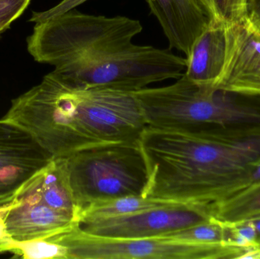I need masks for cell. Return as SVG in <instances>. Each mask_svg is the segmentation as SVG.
I'll list each match as a JSON object with an SVG mask.
<instances>
[{
	"mask_svg": "<svg viewBox=\"0 0 260 259\" xmlns=\"http://www.w3.org/2000/svg\"><path fill=\"white\" fill-rule=\"evenodd\" d=\"M35 24L27 39L29 53L76 88L136 91L178 79L186 70V58L133 43L143 29L139 20L70 9Z\"/></svg>",
	"mask_w": 260,
	"mask_h": 259,
	"instance_id": "1",
	"label": "cell"
},
{
	"mask_svg": "<svg viewBox=\"0 0 260 259\" xmlns=\"http://www.w3.org/2000/svg\"><path fill=\"white\" fill-rule=\"evenodd\" d=\"M139 144L148 173L145 198L209 206L257 183L260 126H147Z\"/></svg>",
	"mask_w": 260,
	"mask_h": 259,
	"instance_id": "2",
	"label": "cell"
},
{
	"mask_svg": "<svg viewBox=\"0 0 260 259\" xmlns=\"http://www.w3.org/2000/svg\"><path fill=\"white\" fill-rule=\"evenodd\" d=\"M4 117L27 129L54 158L139 141L147 127L133 91L76 88L53 71L12 100Z\"/></svg>",
	"mask_w": 260,
	"mask_h": 259,
	"instance_id": "3",
	"label": "cell"
},
{
	"mask_svg": "<svg viewBox=\"0 0 260 259\" xmlns=\"http://www.w3.org/2000/svg\"><path fill=\"white\" fill-rule=\"evenodd\" d=\"M55 159L79 213L96 202L143 196L148 185L139 141L98 146Z\"/></svg>",
	"mask_w": 260,
	"mask_h": 259,
	"instance_id": "4",
	"label": "cell"
},
{
	"mask_svg": "<svg viewBox=\"0 0 260 259\" xmlns=\"http://www.w3.org/2000/svg\"><path fill=\"white\" fill-rule=\"evenodd\" d=\"M148 127L190 129L238 124L243 109L230 93L200 86L185 76L173 85L133 91Z\"/></svg>",
	"mask_w": 260,
	"mask_h": 259,
	"instance_id": "5",
	"label": "cell"
},
{
	"mask_svg": "<svg viewBox=\"0 0 260 259\" xmlns=\"http://www.w3.org/2000/svg\"><path fill=\"white\" fill-rule=\"evenodd\" d=\"M79 217V209L54 158L16 193L5 224L10 238L19 243L72 231Z\"/></svg>",
	"mask_w": 260,
	"mask_h": 259,
	"instance_id": "6",
	"label": "cell"
},
{
	"mask_svg": "<svg viewBox=\"0 0 260 259\" xmlns=\"http://www.w3.org/2000/svg\"><path fill=\"white\" fill-rule=\"evenodd\" d=\"M47 239L65 246L69 259H241L245 251L244 248L186 243L163 237H96L76 228Z\"/></svg>",
	"mask_w": 260,
	"mask_h": 259,
	"instance_id": "7",
	"label": "cell"
},
{
	"mask_svg": "<svg viewBox=\"0 0 260 259\" xmlns=\"http://www.w3.org/2000/svg\"><path fill=\"white\" fill-rule=\"evenodd\" d=\"M212 218L206 205L171 202L133 214L79 220L81 232L96 237L118 239L160 237Z\"/></svg>",
	"mask_w": 260,
	"mask_h": 259,
	"instance_id": "8",
	"label": "cell"
},
{
	"mask_svg": "<svg viewBox=\"0 0 260 259\" xmlns=\"http://www.w3.org/2000/svg\"><path fill=\"white\" fill-rule=\"evenodd\" d=\"M53 159L27 129L0 119V201L15 196Z\"/></svg>",
	"mask_w": 260,
	"mask_h": 259,
	"instance_id": "9",
	"label": "cell"
},
{
	"mask_svg": "<svg viewBox=\"0 0 260 259\" xmlns=\"http://www.w3.org/2000/svg\"><path fill=\"white\" fill-rule=\"evenodd\" d=\"M242 25L209 21L186 57L185 76L200 86L217 89L235 53Z\"/></svg>",
	"mask_w": 260,
	"mask_h": 259,
	"instance_id": "10",
	"label": "cell"
},
{
	"mask_svg": "<svg viewBox=\"0 0 260 259\" xmlns=\"http://www.w3.org/2000/svg\"><path fill=\"white\" fill-rule=\"evenodd\" d=\"M168 38L171 48L189 55L197 38L209 24L197 0H146Z\"/></svg>",
	"mask_w": 260,
	"mask_h": 259,
	"instance_id": "11",
	"label": "cell"
},
{
	"mask_svg": "<svg viewBox=\"0 0 260 259\" xmlns=\"http://www.w3.org/2000/svg\"><path fill=\"white\" fill-rule=\"evenodd\" d=\"M218 90L260 99V32L241 26L235 53Z\"/></svg>",
	"mask_w": 260,
	"mask_h": 259,
	"instance_id": "12",
	"label": "cell"
},
{
	"mask_svg": "<svg viewBox=\"0 0 260 259\" xmlns=\"http://www.w3.org/2000/svg\"><path fill=\"white\" fill-rule=\"evenodd\" d=\"M208 208L211 217L224 225L250 220L260 214V182Z\"/></svg>",
	"mask_w": 260,
	"mask_h": 259,
	"instance_id": "13",
	"label": "cell"
},
{
	"mask_svg": "<svg viewBox=\"0 0 260 259\" xmlns=\"http://www.w3.org/2000/svg\"><path fill=\"white\" fill-rule=\"evenodd\" d=\"M171 202H174L139 196H125L118 199L100 201L91 204L82 209L79 213V221L81 220L106 218L133 214L149 208L165 206Z\"/></svg>",
	"mask_w": 260,
	"mask_h": 259,
	"instance_id": "14",
	"label": "cell"
},
{
	"mask_svg": "<svg viewBox=\"0 0 260 259\" xmlns=\"http://www.w3.org/2000/svg\"><path fill=\"white\" fill-rule=\"evenodd\" d=\"M211 21L244 24L250 21L248 0H197Z\"/></svg>",
	"mask_w": 260,
	"mask_h": 259,
	"instance_id": "15",
	"label": "cell"
},
{
	"mask_svg": "<svg viewBox=\"0 0 260 259\" xmlns=\"http://www.w3.org/2000/svg\"><path fill=\"white\" fill-rule=\"evenodd\" d=\"M160 237L174 239L186 243L228 246L226 244L225 226L212 217L204 223L174 231Z\"/></svg>",
	"mask_w": 260,
	"mask_h": 259,
	"instance_id": "16",
	"label": "cell"
},
{
	"mask_svg": "<svg viewBox=\"0 0 260 259\" xmlns=\"http://www.w3.org/2000/svg\"><path fill=\"white\" fill-rule=\"evenodd\" d=\"M12 252L16 256L26 259H69L65 246L47 238L14 242Z\"/></svg>",
	"mask_w": 260,
	"mask_h": 259,
	"instance_id": "17",
	"label": "cell"
},
{
	"mask_svg": "<svg viewBox=\"0 0 260 259\" xmlns=\"http://www.w3.org/2000/svg\"><path fill=\"white\" fill-rule=\"evenodd\" d=\"M30 3V0H0V36L24 13Z\"/></svg>",
	"mask_w": 260,
	"mask_h": 259,
	"instance_id": "18",
	"label": "cell"
},
{
	"mask_svg": "<svg viewBox=\"0 0 260 259\" xmlns=\"http://www.w3.org/2000/svg\"><path fill=\"white\" fill-rule=\"evenodd\" d=\"M14 197L15 196L0 201V244H13L14 243L8 234L5 224L6 214L13 204Z\"/></svg>",
	"mask_w": 260,
	"mask_h": 259,
	"instance_id": "19",
	"label": "cell"
},
{
	"mask_svg": "<svg viewBox=\"0 0 260 259\" xmlns=\"http://www.w3.org/2000/svg\"><path fill=\"white\" fill-rule=\"evenodd\" d=\"M248 17L252 25L260 32V0H248Z\"/></svg>",
	"mask_w": 260,
	"mask_h": 259,
	"instance_id": "20",
	"label": "cell"
},
{
	"mask_svg": "<svg viewBox=\"0 0 260 259\" xmlns=\"http://www.w3.org/2000/svg\"><path fill=\"white\" fill-rule=\"evenodd\" d=\"M245 221L250 222V223L254 227L256 233H257V241H259V240H260V214L259 215L256 216V217H253V218L250 219V220H245Z\"/></svg>",
	"mask_w": 260,
	"mask_h": 259,
	"instance_id": "21",
	"label": "cell"
},
{
	"mask_svg": "<svg viewBox=\"0 0 260 259\" xmlns=\"http://www.w3.org/2000/svg\"><path fill=\"white\" fill-rule=\"evenodd\" d=\"M12 246H13V244H0V253L5 252H12Z\"/></svg>",
	"mask_w": 260,
	"mask_h": 259,
	"instance_id": "22",
	"label": "cell"
},
{
	"mask_svg": "<svg viewBox=\"0 0 260 259\" xmlns=\"http://www.w3.org/2000/svg\"><path fill=\"white\" fill-rule=\"evenodd\" d=\"M257 242H258V243H259V244H260V240H259V241H257Z\"/></svg>",
	"mask_w": 260,
	"mask_h": 259,
	"instance_id": "23",
	"label": "cell"
}]
</instances>
